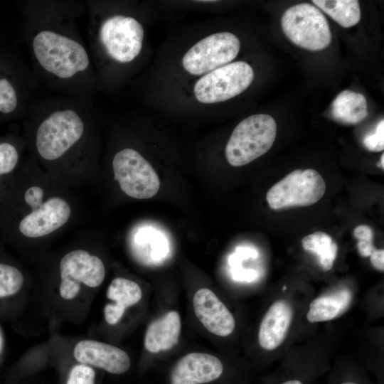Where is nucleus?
Segmentation results:
<instances>
[{"label": "nucleus", "instance_id": "9b49d317", "mask_svg": "<svg viewBox=\"0 0 384 384\" xmlns=\"http://www.w3.org/2000/svg\"><path fill=\"white\" fill-rule=\"evenodd\" d=\"M114 179L128 196L146 199L154 196L160 187L159 176L145 158L137 150L127 147L112 159Z\"/></svg>", "mask_w": 384, "mask_h": 384}, {"label": "nucleus", "instance_id": "5701e85b", "mask_svg": "<svg viewBox=\"0 0 384 384\" xmlns=\"http://www.w3.org/2000/svg\"><path fill=\"white\" fill-rule=\"evenodd\" d=\"M303 248L319 257L320 265L324 271L330 270L336 257L338 246L326 233L317 231L302 240Z\"/></svg>", "mask_w": 384, "mask_h": 384}, {"label": "nucleus", "instance_id": "f3484780", "mask_svg": "<svg viewBox=\"0 0 384 384\" xmlns=\"http://www.w3.org/2000/svg\"><path fill=\"white\" fill-rule=\"evenodd\" d=\"M106 296L111 302L104 308L105 319L107 324L115 325L121 320L127 308L140 301L142 292L136 282L117 277L110 284Z\"/></svg>", "mask_w": 384, "mask_h": 384}, {"label": "nucleus", "instance_id": "6ab92c4d", "mask_svg": "<svg viewBox=\"0 0 384 384\" xmlns=\"http://www.w3.org/2000/svg\"><path fill=\"white\" fill-rule=\"evenodd\" d=\"M25 139L14 134L0 136V203L20 168Z\"/></svg>", "mask_w": 384, "mask_h": 384}, {"label": "nucleus", "instance_id": "39448f33", "mask_svg": "<svg viewBox=\"0 0 384 384\" xmlns=\"http://www.w3.org/2000/svg\"><path fill=\"white\" fill-rule=\"evenodd\" d=\"M38 85L18 50L0 47V124L25 119L37 98Z\"/></svg>", "mask_w": 384, "mask_h": 384}, {"label": "nucleus", "instance_id": "473e14b6", "mask_svg": "<svg viewBox=\"0 0 384 384\" xmlns=\"http://www.w3.org/2000/svg\"><path fill=\"white\" fill-rule=\"evenodd\" d=\"M339 384H360V383L351 380H345V381L341 382Z\"/></svg>", "mask_w": 384, "mask_h": 384}, {"label": "nucleus", "instance_id": "ddd939ff", "mask_svg": "<svg viewBox=\"0 0 384 384\" xmlns=\"http://www.w3.org/2000/svg\"><path fill=\"white\" fill-rule=\"evenodd\" d=\"M225 373L222 361L205 353H190L173 366L169 373L168 384H214Z\"/></svg>", "mask_w": 384, "mask_h": 384}, {"label": "nucleus", "instance_id": "b1692460", "mask_svg": "<svg viewBox=\"0 0 384 384\" xmlns=\"http://www.w3.org/2000/svg\"><path fill=\"white\" fill-rule=\"evenodd\" d=\"M23 283V274L18 267L5 262H0V299L17 294Z\"/></svg>", "mask_w": 384, "mask_h": 384}, {"label": "nucleus", "instance_id": "393cba45", "mask_svg": "<svg viewBox=\"0 0 384 384\" xmlns=\"http://www.w3.org/2000/svg\"><path fill=\"white\" fill-rule=\"evenodd\" d=\"M95 368L82 363L73 365L68 370L64 384H95Z\"/></svg>", "mask_w": 384, "mask_h": 384}, {"label": "nucleus", "instance_id": "f8f14e48", "mask_svg": "<svg viewBox=\"0 0 384 384\" xmlns=\"http://www.w3.org/2000/svg\"><path fill=\"white\" fill-rule=\"evenodd\" d=\"M59 293L65 300L75 298L81 284L95 288L104 281L105 268L102 260L84 250H74L65 254L59 265Z\"/></svg>", "mask_w": 384, "mask_h": 384}, {"label": "nucleus", "instance_id": "f257e3e1", "mask_svg": "<svg viewBox=\"0 0 384 384\" xmlns=\"http://www.w3.org/2000/svg\"><path fill=\"white\" fill-rule=\"evenodd\" d=\"M85 4L32 1L23 4L21 38L38 85L62 95L90 100L97 88L90 53L77 19Z\"/></svg>", "mask_w": 384, "mask_h": 384}, {"label": "nucleus", "instance_id": "0eeeda50", "mask_svg": "<svg viewBox=\"0 0 384 384\" xmlns=\"http://www.w3.org/2000/svg\"><path fill=\"white\" fill-rule=\"evenodd\" d=\"M286 36L297 46L311 51L326 48L331 42L329 23L320 10L309 3L287 9L281 18Z\"/></svg>", "mask_w": 384, "mask_h": 384}, {"label": "nucleus", "instance_id": "2f4dec72", "mask_svg": "<svg viewBox=\"0 0 384 384\" xmlns=\"http://www.w3.org/2000/svg\"><path fill=\"white\" fill-rule=\"evenodd\" d=\"M383 160H384V154H383L382 156H381L380 160L379 163L378 164V166H379L380 168H382L383 170L384 169Z\"/></svg>", "mask_w": 384, "mask_h": 384}, {"label": "nucleus", "instance_id": "cd10ccee", "mask_svg": "<svg viewBox=\"0 0 384 384\" xmlns=\"http://www.w3.org/2000/svg\"><path fill=\"white\" fill-rule=\"evenodd\" d=\"M370 260L373 266L377 270H384V250L375 249L370 255Z\"/></svg>", "mask_w": 384, "mask_h": 384}, {"label": "nucleus", "instance_id": "4be33fe9", "mask_svg": "<svg viewBox=\"0 0 384 384\" xmlns=\"http://www.w3.org/2000/svg\"><path fill=\"white\" fill-rule=\"evenodd\" d=\"M312 2L343 28L352 27L361 19L358 1L313 0Z\"/></svg>", "mask_w": 384, "mask_h": 384}, {"label": "nucleus", "instance_id": "4468645a", "mask_svg": "<svg viewBox=\"0 0 384 384\" xmlns=\"http://www.w3.org/2000/svg\"><path fill=\"white\" fill-rule=\"evenodd\" d=\"M73 356L79 363L114 375L124 374L131 366L129 356L124 351L95 340L79 341L74 348Z\"/></svg>", "mask_w": 384, "mask_h": 384}, {"label": "nucleus", "instance_id": "7ed1b4c3", "mask_svg": "<svg viewBox=\"0 0 384 384\" xmlns=\"http://www.w3.org/2000/svg\"><path fill=\"white\" fill-rule=\"evenodd\" d=\"M89 12L87 47L97 82L107 67H126L142 50L144 29L133 16L122 12L105 13L96 1L86 4Z\"/></svg>", "mask_w": 384, "mask_h": 384}, {"label": "nucleus", "instance_id": "6e6552de", "mask_svg": "<svg viewBox=\"0 0 384 384\" xmlns=\"http://www.w3.org/2000/svg\"><path fill=\"white\" fill-rule=\"evenodd\" d=\"M254 77L247 63L231 62L200 77L193 85V96L201 104L222 102L243 92Z\"/></svg>", "mask_w": 384, "mask_h": 384}, {"label": "nucleus", "instance_id": "7c9ffc66", "mask_svg": "<svg viewBox=\"0 0 384 384\" xmlns=\"http://www.w3.org/2000/svg\"><path fill=\"white\" fill-rule=\"evenodd\" d=\"M4 340L3 332L0 327V354L1 353V351L4 348Z\"/></svg>", "mask_w": 384, "mask_h": 384}, {"label": "nucleus", "instance_id": "72a5a7b5", "mask_svg": "<svg viewBox=\"0 0 384 384\" xmlns=\"http://www.w3.org/2000/svg\"><path fill=\"white\" fill-rule=\"evenodd\" d=\"M285 289H286V287H283V290H285Z\"/></svg>", "mask_w": 384, "mask_h": 384}, {"label": "nucleus", "instance_id": "423d86ee", "mask_svg": "<svg viewBox=\"0 0 384 384\" xmlns=\"http://www.w3.org/2000/svg\"><path fill=\"white\" fill-rule=\"evenodd\" d=\"M277 124L266 114H257L242 120L234 129L225 154L233 166L246 165L267 153L274 142Z\"/></svg>", "mask_w": 384, "mask_h": 384}, {"label": "nucleus", "instance_id": "c85d7f7f", "mask_svg": "<svg viewBox=\"0 0 384 384\" xmlns=\"http://www.w3.org/2000/svg\"><path fill=\"white\" fill-rule=\"evenodd\" d=\"M357 247L360 255L365 257H370L375 250L373 240H358Z\"/></svg>", "mask_w": 384, "mask_h": 384}, {"label": "nucleus", "instance_id": "dca6fc26", "mask_svg": "<svg viewBox=\"0 0 384 384\" xmlns=\"http://www.w3.org/2000/svg\"><path fill=\"white\" fill-rule=\"evenodd\" d=\"M292 309L284 300L273 303L260 324L258 339L260 346L272 351L279 346L286 338L292 319Z\"/></svg>", "mask_w": 384, "mask_h": 384}, {"label": "nucleus", "instance_id": "2eb2a0df", "mask_svg": "<svg viewBox=\"0 0 384 384\" xmlns=\"http://www.w3.org/2000/svg\"><path fill=\"white\" fill-rule=\"evenodd\" d=\"M193 304L196 316L210 332L227 336L233 331L235 321L233 314L213 291L198 289L193 296Z\"/></svg>", "mask_w": 384, "mask_h": 384}, {"label": "nucleus", "instance_id": "a211bd4d", "mask_svg": "<svg viewBox=\"0 0 384 384\" xmlns=\"http://www.w3.org/2000/svg\"><path fill=\"white\" fill-rule=\"evenodd\" d=\"M180 333L181 319L178 313L176 311H169L148 326L144 347L151 353L169 350L178 343Z\"/></svg>", "mask_w": 384, "mask_h": 384}, {"label": "nucleus", "instance_id": "412c9836", "mask_svg": "<svg viewBox=\"0 0 384 384\" xmlns=\"http://www.w3.org/2000/svg\"><path fill=\"white\" fill-rule=\"evenodd\" d=\"M352 294L348 289H341L314 299L306 314L309 322H319L334 319L343 313L350 305Z\"/></svg>", "mask_w": 384, "mask_h": 384}, {"label": "nucleus", "instance_id": "f03ea898", "mask_svg": "<svg viewBox=\"0 0 384 384\" xmlns=\"http://www.w3.org/2000/svg\"><path fill=\"white\" fill-rule=\"evenodd\" d=\"M25 120L26 146L43 162L90 158L94 122L90 100L62 95L37 97Z\"/></svg>", "mask_w": 384, "mask_h": 384}, {"label": "nucleus", "instance_id": "a878e982", "mask_svg": "<svg viewBox=\"0 0 384 384\" xmlns=\"http://www.w3.org/2000/svg\"><path fill=\"white\" fill-rule=\"evenodd\" d=\"M366 148L371 151H380L384 149V120L381 119L377 124L375 130L363 139Z\"/></svg>", "mask_w": 384, "mask_h": 384}, {"label": "nucleus", "instance_id": "9d476101", "mask_svg": "<svg viewBox=\"0 0 384 384\" xmlns=\"http://www.w3.org/2000/svg\"><path fill=\"white\" fill-rule=\"evenodd\" d=\"M240 49V41L233 33H214L197 41L184 53L181 66L190 75H203L231 63Z\"/></svg>", "mask_w": 384, "mask_h": 384}, {"label": "nucleus", "instance_id": "20e7f679", "mask_svg": "<svg viewBox=\"0 0 384 384\" xmlns=\"http://www.w3.org/2000/svg\"><path fill=\"white\" fill-rule=\"evenodd\" d=\"M28 208L30 211H0V233L6 238L45 237L63 227L70 219L72 208L60 196H45L43 188L33 185L24 188L16 180L9 186L0 205Z\"/></svg>", "mask_w": 384, "mask_h": 384}, {"label": "nucleus", "instance_id": "c756f323", "mask_svg": "<svg viewBox=\"0 0 384 384\" xmlns=\"http://www.w3.org/2000/svg\"><path fill=\"white\" fill-rule=\"evenodd\" d=\"M278 384H304V383L298 378H289L283 380Z\"/></svg>", "mask_w": 384, "mask_h": 384}, {"label": "nucleus", "instance_id": "bb28decb", "mask_svg": "<svg viewBox=\"0 0 384 384\" xmlns=\"http://www.w3.org/2000/svg\"><path fill=\"white\" fill-rule=\"evenodd\" d=\"M353 235L358 240H373V233L371 228L366 225H360L353 230Z\"/></svg>", "mask_w": 384, "mask_h": 384}, {"label": "nucleus", "instance_id": "aec40b11", "mask_svg": "<svg viewBox=\"0 0 384 384\" xmlns=\"http://www.w3.org/2000/svg\"><path fill=\"white\" fill-rule=\"evenodd\" d=\"M331 114L341 123L358 124L368 116L366 99L361 93L345 90L332 102Z\"/></svg>", "mask_w": 384, "mask_h": 384}, {"label": "nucleus", "instance_id": "1a4fd4ad", "mask_svg": "<svg viewBox=\"0 0 384 384\" xmlns=\"http://www.w3.org/2000/svg\"><path fill=\"white\" fill-rule=\"evenodd\" d=\"M326 183L314 169H297L274 184L267 191V201L271 209L280 210L317 203L324 195Z\"/></svg>", "mask_w": 384, "mask_h": 384}]
</instances>
